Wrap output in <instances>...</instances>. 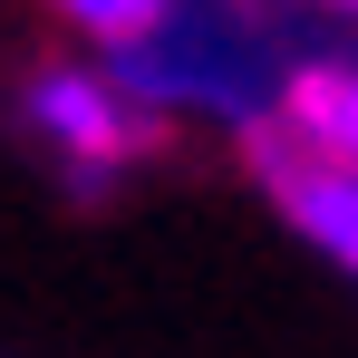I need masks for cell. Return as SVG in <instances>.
I'll return each mask as SVG.
<instances>
[{
  "label": "cell",
  "instance_id": "cell-1",
  "mask_svg": "<svg viewBox=\"0 0 358 358\" xmlns=\"http://www.w3.org/2000/svg\"><path fill=\"white\" fill-rule=\"evenodd\" d=\"M271 194H281V213H291L300 233L320 242L339 271H358V165H339V155H281L271 165Z\"/></svg>",
  "mask_w": 358,
  "mask_h": 358
},
{
  "label": "cell",
  "instance_id": "cell-2",
  "mask_svg": "<svg viewBox=\"0 0 358 358\" xmlns=\"http://www.w3.org/2000/svg\"><path fill=\"white\" fill-rule=\"evenodd\" d=\"M29 117L49 145H68L78 165H117L126 155V107L107 78H87V68H49L39 87H29Z\"/></svg>",
  "mask_w": 358,
  "mask_h": 358
},
{
  "label": "cell",
  "instance_id": "cell-3",
  "mask_svg": "<svg viewBox=\"0 0 358 358\" xmlns=\"http://www.w3.org/2000/svg\"><path fill=\"white\" fill-rule=\"evenodd\" d=\"M281 117L310 155H339L358 165V68H300L291 97H281Z\"/></svg>",
  "mask_w": 358,
  "mask_h": 358
},
{
  "label": "cell",
  "instance_id": "cell-4",
  "mask_svg": "<svg viewBox=\"0 0 358 358\" xmlns=\"http://www.w3.org/2000/svg\"><path fill=\"white\" fill-rule=\"evenodd\" d=\"M49 10H59L68 29H87V39H145V29H155V20H165V10H175V0H49Z\"/></svg>",
  "mask_w": 358,
  "mask_h": 358
},
{
  "label": "cell",
  "instance_id": "cell-5",
  "mask_svg": "<svg viewBox=\"0 0 358 358\" xmlns=\"http://www.w3.org/2000/svg\"><path fill=\"white\" fill-rule=\"evenodd\" d=\"M329 10H358V0H329Z\"/></svg>",
  "mask_w": 358,
  "mask_h": 358
}]
</instances>
